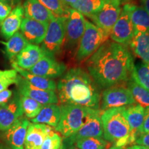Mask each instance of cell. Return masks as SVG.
<instances>
[{
  "label": "cell",
  "instance_id": "1",
  "mask_svg": "<svg viewBox=\"0 0 149 149\" xmlns=\"http://www.w3.org/2000/svg\"><path fill=\"white\" fill-rule=\"evenodd\" d=\"M133 57L127 48L107 40L86 62V71L100 88L122 84L130 79Z\"/></svg>",
  "mask_w": 149,
  "mask_h": 149
},
{
  "label": "cell",
  "instance_id": "2",
  "mask_svg": "<svg viewBox=\"0 0 149 149\" xmlns=\"http://www.w3.org/2000/svg\"><path fill=\"white\" fill-rule=\"evenodd\" d=\"M57 97L61 105L72 104L100 109V88L86 70L80 67L65 72L57 84Z\"/></svg>",
  "mask_w": 149,
  "mask_h": 149
},
{
  "label": "cell",
  "instance_id": "3",
  "mask_svg": "<svg viewBox=\"0 0 149 149\" xmlns=\"http://www.w3.org/2000/svg\"><path fill=\"white\" fill-rule=\"evenodd\" d=\"M124 107L113 108L101 113L103 138L122 148L130 145V126L124 115Z\"/></svg>",
  "mask_w": 149,
  "mask_h": 149
},
{
  "label": "cell",
  "instance_id": "4",
  "mask_svg": "<svg viewBox=\"0 0 149 149\" xmlns=\"http://www.w3.org/2000/svg\"><path fill=\"white\" fill-rule=\"evenodd\" d=\"M61 117L55 130L64 138L70 137L79 130L89 119L100 111L81 106L61 105Z\"/></svg>",
  "mask_w": 149,
  "mask_h": 149
},
{
  "label": "cell",
  "instance_id": "5",
  "mask_svg": "<svg viewBox=\"0 0 149 149\" xmlns=\"http://www.w3.org/2000/svg\"><path fill=\"white\" fill-rule=\"evenodd\" d=\"M110 34L86 20L84 35L80 40L75 53V59L78 62L89 58L104 43L109 40Z\"/></svg>",
  "mask_w": 149,
  "mask_h": 149
},
{
  "label": "cell",
  "instance_id": "6",
  "mask_svg": "<svg viewBox=\"0 0 149 149\" xmlns=\"http://www.w3.org/2000/svg\"><path fill=\"white\" fill-rule=\"evenodd\" d=\"M66 17H55L50 21L41 46L46 55L55 57L61 52L66 40Z\"/></svg>",
  "mask_w": 149,
  "mask_h": 149
},
{
  "label": "cell",
  "instance_id": "7",
  "mask_svg": "<svg viewBox=\"0 0 149 149\" xmlns=\"http://www.w3.org/2000/svg\"><path fill=\"white\" fill-rule=\"evenodd\" d=\"M85 27L86 19L83 15L68 7L66 19L65 47L71 54L75 55L80 40L85 31Z\"/></svg>",
  "mask_w": 149,
  "mask_h": 149
},
{
  "label": "cell",
  "instance_id": "8",
  "mask_svg": "<svg viewBox=\"0 0 149 149\" xmlns=\"http://www.w3.org/2000/svg\"><path fill=\"white\" fill-rule=\"evenodd\" d=\"M136 104L128 87L119 84L104 89L101 95L100 110L124 107Z\"/></svg>",
  "mask_w": 149,
  "mask_h": 149
},
{
  "label": "cell",
  "instance_id": "9",
  "mask_svg": "<svg viewBox=\"0 0 149 149\" xmlns=\"http://www.w3.org/2000/svg\"><path fill=\"white\" fill-rule=\"evenodd\" d=\"M122 2L123 0H105L101 10L89 18L95 25L110 34L122 12Z\"/></svg>",
  "mask_w": 149,
  "mask_h": 149
},
{
  "label": "cell",
  "instance_id": "10",
  "mask_svg": "<svg viewBox=\"0 0 149 149\" xmlns=\"http://www.w3.org/2000/svg\"><path fill=\"white\" fill-rule=\"evenodd\" d=\"M135 29L130 18L127 6L125 3L122 6V12L118 19L115 22L110 33V38L113 42L122 45L129 44L134 35Z\"/></svg>",
  "mask_w": 149,
  "mask_h": 149
},
{
  "label": "cell",
  "instance_id": "11",
  "mask_svg": "<svg viewBox=\"0 0 149 149\" xmlns=\"http://www.w3.org/2000/svg\"><path fill=\"white\" fill-rule=\"evenodd\" d=\"M102 111L93 115L86 124L79 128L75 133L70 137L64 138L62 146H72L78 140L90 137H101L103 136V128L101 121Z\"/></svg>",
  "mask_w": 149,
  "mask_h": 149
},
{
  "label": "cell",
  "instance_id": "12",
  "mask_svg": "<svg viewBox=\"0 0 149 149\" xmlns=\"http://www.w3.org/2000/svg\"><path fill=\"white\" fill-rule=\"evenodd\" d=\"M16 84L17 86L18 93L20 95L33 99L42 105L57 104L59 102L57 95L55 91L35 88L20 75L19 76Z\"/></svg>",
  "mask_w": 149,
  "mask_h": 149
},
{
  "label": "cell",
  "instance_id": "13",
  "mask_svg": "<svg viewBox=\"0 0 149 149\" xmlns=\"http://www.w3.org/2000/svg\"><path fill=\"white\" fill-rule=\"evenodd\" d=\"M66 70V66L63 63L56 60L55 57L44 55L29 71L36 75L53 79L61 77Z\"/></svg>",
  "mask_w": 149,
  "mask_h": 149
},
{
  "label": "cell",
  "instance_id": "14",
  "mask_svg": "<svg viewBox=\"0 0 149 149\" xmlns=\"http://www.w3.org/2000/svg\"><path fill=\"white\" fill-rule=\"evenodd\" d=\"M23 115L20 95L16 93L8 103L0 106V130L5 131L8 129Z\"/></svg>",
  "mask_w": 149,
  "mask_h": 149
},
{
  "label": "cell",
  "instance_id": "15",
  "mask_svg": "<svg viewBox=\"0 0 149 149\" xmlns=\"http://www.w3.org/2000/svg\"><path fill=\"white\" fill-rule=\"evenodd\" d=\"M30 123L26 118L22 117L5 130L3 138L6 144L12 149H24V141Z\"/></svg>",
  "mask_w": 149,
  "mask_h": 149
},
{
  "label": "cell",
  "instance_id": "16",
  "mask_svg": "<svg viewBox=\"0 0 149 149\" xmlns=\"http://www.w3.org/2000/svg\"><path fill=\"white\" fill-rule=\"evenodd\" d=\"M48 24L24 17L20 26V33L29 44L38 45L44 40Z\"/></svg>",
  "mask_w": 149,
  "mask_h": 149
},
{
  "label": "cell",
  "instance_id": "17",
  "mask_svg": "<svg viewBox=\"0 0 149 149\" xmlns=\"http://www.w3.org/2000/svg\"><path fill=\"white\" fill-rule=\"evenodd\" d=\"M145 108L138 104L124 107V115L130 126V142L132 145L139 136V130L142 126L144 119Z\"/></svg>",
  "mask_w": 149,
  "mask_h": 149
},
{
  "label": "cell",
  "instance_id": "18",
  "mask_svg": "<svg viewBox=\"0 0 149 149\" xmlns=\"http://www.w3.org/2000/svg\"><path fill=\"white\" fill-rule=\"evenodd\" d=\"M53 131L52 127L46 124L30 123L24 141V149H40L44 139Z\"/></svg>",
  "mask_w": 149,
  "mask_h": 149
},
{
  "label": "cell",
  "instance_id": "19",
  "mask_svg": "<svg viewBox=\"0 0 149 149\" xmlns=\"http://www.w3.org/2000/svg\"><path fill=\"white\" fill-rule=\"evenodd\" d=\"M44 55H46L45 53L38 45L29 44L18 54L12 63L20 68L29 70Z\"/></svg>",
  "mask_w": 149,
  "mask_h": 149
},
{
  "label": "cell",
  "instance_id": "20",
  "mask_svg": "<svg viewBox=\"0 0 149 149\" xmlns=\"http://www.w3.org/2000/svg\"><path fill=\"white\" fill-rule=\"evenodd\" d=\"M22 6L25 18L48 24L55 17V16L37 0H25Z\"/></svg>",
  "mask_w": 149,
  "mask_h": 149
},
{
  "label": "cell",
  "instance_id": "21",
  "mask_svg": "<svg viewBox=\"0 0 149 149\" xmlns=\"http://www.w3.org/2000/svg\"><path fill=\"white\" fill-rule=\"evenodd\" d=\"M24 17L22 5H18L13 8L8 16L1 22V34L6 40H9L15 33L18 32Z\"/></svg>",
  "mask_w": 149,
  "mask_h": 149
},
{
  "label": "cell",
  "instance_id": "22",
  "mask_svg": "<svg viewBox=\"0 0 149 149\" xmlns=\"http://www.w3.org/2000/svg\"><path fill=\"white\" fill-rule=\"evenodd\" d=\"M126 4L135 33L149 34V15L148 13L141 6L129 3Z\"/></svg>",
  "mask_w": 149,
  "mask_h": 149
},
{
  "label": "cell",
  "instance_id": "23",
  "mask_svg": "<svg viewBox=\"0 0 149 149\" xmlns=\"http://www.w3.org/2000/svg\"><path fill=\"white\" fill-rule=\"evenodd\" d=\"M61 117V108L57 104L43 105L42 109L35 118L31 120L32 123L43 124L55 128L59 124Z\"/></svg>",
  "mask_w": 149,
  "mask_h": 149
},
{
  "label": "cell",
  "instance_id": "24",
  "mask_svg": "<svg viewBox=\"0 0 149 149\" xmlns=\"http://www.w3.org/2000/svg\"><path fill=\"white\" fill-rule=\"evenodd\" d=\"M12 66L13 69L15 70L21 77L26 80L30 84L32 85L35 88L42 89V90L53 91H55L57 89V84L53 79L43 77L31 73L29 70L20 68L19 67H18L13 63H12Z\"/></svg>",
  "mask_w": 149,
  "mask_h": 149
},
{
  "label": "cell",
  "instance_id": "25",
  "mask_svg": "<svg viewBox=\"0 0 149 149\" xmlns=\"http://www.w3.org/2000/svg\"><path fill=\"white\" fill-rule=\"evenodd\" d=\"M130 46L135 55L149 64V34L135 33Z\"/></svg>",
  "mask_w": 149,
  "mask_h": 149
},
{
  "label": "cell",
  "instance_id": "26",
  "mask_svg": "<svg viewBox=\"0 0 149 149\" xmlns=\"http://www.w3.org/2000/svg\"><path fill=\"white\" fill-rule=\"evenodd\" d=\"M5 45L4 54L6 58L13 62L24 48L29 44L27 40L20 32H17L9 39L6 43H3Z\"/></svg>",
  "mask_w": 149,
  "mask_h": 149
},
{
  "label": "cell",
  "instance_id": "27",
  "mask_svg": "<svg viewBox=\"0 0 149 149\" xmlns=\"http://www.w3.org/2000/svg\"><path fill=\"white\" fill-rule=\"evenodd\" d=\"M104 3V0H77L70 8L89 18L101 10Z\"/></svg>",
  "mask_w": 149,
  "mask_h": 149
},
{
  "label": "cell",
  "instance_id": "28",
  "mask_svg": "<svg viewBox=\"0 0 149 149\" xmlns=\"http://www.w3.org/2000/svg\"><path fill=\"white\" fill-rule=\"evenodd\" d=\"M127 87L131 93L136 103L144 108L149 107V91L143 88L130 77L127 81Z\"/></svg>",
  "mask_w": 149,
  "mask_h": 149
},
{
  "label": "cell",
  "instance_id": "29",
  "mask_svg": "<svg viewBox=\"0 0 149 149\" xmlns=\"http://www.w3.org/2000/svg\"><path fill=\"white\" fill-rule=\"evenodd\" d=\"M130 77L143 88L149 91V64L141 61L134 65Z\"/></svg>",
  "mask_w": 149,
  "mask_h": 149
},
{
  "label": "cell",
  "instance_id": "30",
  "mask_svg": "<svg viewBox=\"0 0 149 149\" xmlns=\"http://www.w3.org/2000/svg\"><path fill=\"white\" fill-rule=\"evenodd\" d=\"M74 146L79 149H107L113 146L110 141L102 137H90L78 140Z\"/></svg>",
  "mask_w": 149,
  "mask_h": 149
},
{
  "label": "cell",
  "instance_id": "31",
  "mask_svg": "<svg viewBox=\"0 0 149 149\" xmlns=\"http://www.w3.org/2000/svg\"><path fill=\"white\" fill-rule=\"evenodd\" d=\"M20 103L23 113L27 118L31 120L39 114L43 107L42 104L33 99L22 95H20Z\"/></svg>",
  "mask_w": 149,
  "mask_h": 149
},
{
  "label": "cell",
  "instance_id": "32",
  "mask_svg": "<svg viewBox=\"0 0 149 149\" xmlns=\"http://www.w3.org/2000/svg\"><path fill=\"white\" fill-rule=\"evenodd\" d=\"M55 17H66L68 8L61 0H37Z\"/></svg>",
  "mask_w": 149,
  "mask_h": 149
},
{
  "label": "cell",
  "instance_id": "33",
  "mask_svg": "<svg viewBox=\"0 0 149 149\" xmlns=\"http://www.w3.org/2000/svg\"><path fill=\"white\" fill-rule=\"evenodd\" d=\"M19 74L15 70H0V92L6 89L12 84H16L18 81Z\"/></svg>",
  "mask_w": 149,
  "mask_h": 149
},
{
  "label": "cell",
  "instance_id": "34",
  "mask_svg": "<svg viewBox=\"0 0 149 149\" xmlns=\"http://www.w3.org/2000/svg\"><path fill=\"white\" fill-rule=\"evenodd\" d=\"M61 145L62 138L61 135L53 130L44 139L40 149H60Z\"/></svg>",
  "mask_w": 149,
  "mask_h": 149
},
{
  "label": "cell",
  "instance_id": "35",
  "mask_svg": "<svg viewBox=\"0 0 149 149\" xmlns=\"http://www.w3.org/2000/svg\"><path fill=\"white\" fill-rule=\"evenodd\" d=\"M12 10L13 8L10 6L0 1V21L2 22L8 16Z\"/></svg>",
  "mask_w": 149,
  "mask_h": 149
},
{
  "label": "cell",
  "instance_id": "36",
  "mask_svg": "<svg viewBox=\"0 0 149 149\" xmlns=\"http://www.w3.org/2000/svg\"><path fill=\"white\" fill-rule=\"evenodd\" d=\"M149 132V107L145 108L144 119L142 126L139 130V135Z\"/></svg>",
  "mask_w": 149,
  "mask_h": 149
},
{
  "label": "cell",
  "instance_id": "37",
  "mask_svg": "<svg viewBox=\"0 0 149 149\" xmlns=\"http://www.w3.org/2000/svg\"><path fill=\"white\" fill-rule=\"evenodd\" d=\"M13 95V91L6 89L0 92V106L4 105L10 101Z\"/></svg>",
  "mask_w": 149,
  "mask_h": 149
},
{
  "label": "cell",
  "instance_id": "38",
  "mask_svg": "<svg viewBox=\"0 0 149 149\" xmlns=\"http://www.w3.org/2000/svg\"><path fill=\"white\" fill-rule=\"evenodd\" d=\"M135 143L137 145L149 148V132L139 135Z\"/></svg>",
  "mask_w": 149,
  "mask_h": 149
},
{
  "label": "cell",
  "instance_id": "39",
  "mask_svg": "<svg viewBox=\"0 0 149 149\" xmlns=\"http://www.w3.org/2000/svg\"><path fill=\"white\" fill-rule=\"evenodd\" d=\"M0 1L6 3V4L10 6L12 8H14L17 6L21 4L22 0H0Z\"/></svg>",
  "mask_w": 149,
  "mask_h": 149
},
{
  "label": "cell",
  "instance_id": "40",
  "mask_svg": "<svg viewBox=\"0 0 149 149\" xmlns=\"http://www.w3.org/2000/svg\"><path fill=\"white\" fill-rule=\"evenodd\" d=\"M141 6L145 9V10L149 15V0H140Z\"/></svg>",
  "mask_w": 149,
  "mask_h": 149
},
{
  "label": "cell",
  "instance_id": "41",
  "mask_svg": "<svg viewBox=\"0 0 149 149\" xmlns=\"http://www.w3.org/2000/svg\"><path fill=\"white\" fill-rule=\"evenodd\" d=\"M61 1H62L63 3H64L66 6L70 8V7H71L77 1V0H61Z\"/></svg>",
  "mask_w": 149,
  "mask_h": 149
},
{
  "label": "cell",
  "instance_id": "42",
  "mask_svg": "<svg viewBox=\"0 0 149 149\" xmlns=\"http://www.w3.org/2000/svg\"><path fill=\"white\" fill-rule=\"evenodd\" d=\"M126 149H146V147L140 146V145H131V146L126 147Z\"/></svg>",
  "mask_w": 149,
  "mask_h": 149
},
{
  "label": "cell",
  "instance_id": "43",
  "mask_svg": "<svg viewBox=\"0 0 149 149\" xmlns=\"http://www.w3.org/2000/svg\"><path fill=\"white\" fill-rule=\"evenodd\" d=\"M61 148H62V149H79L77 147L74 146V145H72V146H67V147H64L62 146V145H61Z\"/></svg>",
  "mask_w": 149,
  "mask_h": 149
},
{
  "label": "cell",
  "instance_id": "44",
  "mask_svg": "<svg viewBox=\"0 0 149 149\" xmlns=\"http://www.w3.org/2000/svg\"><path fill=\"white\" fill-rule=\"evenodd\" d=\"M0 149H12L10 147H9L8 145H4L3 144H0Z\"/></svg>",
  "mask_w": 149,
  "mask_h": 149
},
{
  "label": "cell",
  "instance_id": "45",
  "mask_svg": "<svg viewBox=\"0 0 149 149\" xmlns=\"http://www.w3.org/2000/svg\"><path fill=\"white\" fill-rule=\"evenodd\" d=\"M107 149H123V148H120V147H117V146H111V148H107Z\"/></svg>",
  "mask_w": 149,
  "mask_h": 149
},
{
  "label": "cell",
  "instance_id": "46",
  "mask_svg": "<svg viewBox=\"0 0 149 149\" xmlns=\"http://www.w3.org/2000/svg\"><path fill=\"white\" fill-rule=\"evenodd\" d=\"M1 22L0 21V27H1Z\"/></svg>",
  "mask_w": 149,
  "mask_h": 149
},
{
  "label": "cell",
  "instance_id": "47",
  "mask_svg": "<svg viewBox=\"0 0 149 149\" xmlns=\"http://www.w3.org/2000/svg\"><path fill=\"white\" fill-rule=\"evenodd\" d=\"M146 149H149V148H146Z\"/></svg>",
  "mask_w": 149,
  "mask_h": 149
},
{
  "label": "cell",
  "instance_id": "48",
  "mask_svg": "<svg viewBox=\"0 0 149 149\" xmlns=\"http://www.w3.org/2000/svg\"><path fill=\"white\" fill-rule=\"evenodd\" d=\"M60 149H62V148H61H61Z\"/></svg>",
  "mask_w": 149,
  "mask_h": 149
},
{
  "label": "cell",
  "instance_id": "49",
  "mask_svg": "<svg viewBox=\"0 0 149 149\" xmlns=\"http://www.w3.org/2000/svg\"><path fill=\"white\" fill-rule=\"evenodd\" d=\"M104 1H105V0H104Z\"/></svg>",
  "mask_w": 149,
  "mask_h": 149
}]
</instances>
